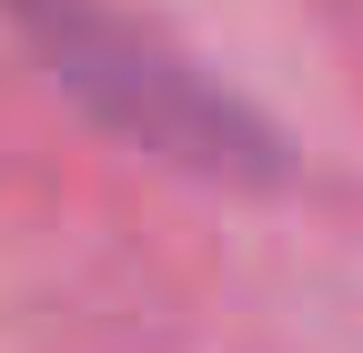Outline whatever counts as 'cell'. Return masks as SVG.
I'll list each match as a JSON object with an SVG mask.
<instances>
[{"label": "cell", "instance_id": "6da1fadb", "mask_svg": "<svg viewBox=\"0 0 363 353\" xmlns=\"http://www.w3.org/2000/svg\"><path fill=\"white\" fill-rule=\"evenodd\" d=\"M0 11H11V30L30 40V61L51 71L101 131H121L131 152L212 172V182H242V192L293 172L283 131H272L242 91H222L212 71L162 51V40L142 21H121L111 0H0Z\"/></svg>", "mask_w": 363, "mask_h": 353}]
</instances>
